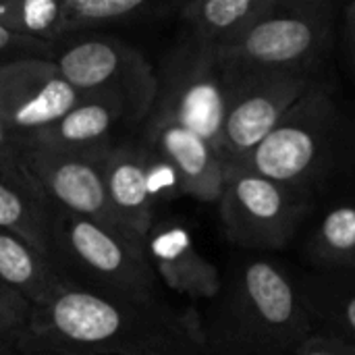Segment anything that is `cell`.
<instances>
[{"label": "cell", "instance_id": "cell-24", "mask_svg": "<svg viewBox=\"0 0 355 355\" xmlns=\"http://www.w3.org/2000/svg\"><path fill=\"white\" fill-rule=\"evenodd\" d=\"M52 52H54V46L15 35L6 27L0 25V64L8 60H19V58H50Z\"/></svg>", "mask_w": 355, "mask_h": 355}, {"label": "cell", "instance_id": "cell-5", "mask_svg": "<svg viewBox=\"0 0 355 355\" xmlns=\"http://www.w3.org/2000/svg\"><path fill=\"white\" fill-rule=\"evenodd\" d=\"M341 6L329 0H277L241 37L216 48L218 56L231 67L324 75Z\"/></svg>", "mask_w": 355, "mask_h": 355}, {"label": "cell", "instance_id": "cell-22", "mask_svg": "<svg viewBox=\"0 0 355 355\" xmlns=\"http://www.w3.org/2000/svg\"><path fill=\"white\" fill-rule=\"evenodd\" d=\"M154 8L158 6L146 0H64V37L148 19Z\"/></svg>", "mask_w": 355, "mask_h": 355}, {"label": "cell", "instance_id": "cell-14", "mask_svg": "<svg viewBox=\"0 0 355 355\" xmlns=\"http://www.w3.org/2000/svg\"><path fill=\"white\" fill-rule=\"evenodd\" d=\"M146 252L160 285L191 302L210 304L218 295L223 275L196 250L183 227L154 225L146 241Z\"/></svg>", "mask_w": 355, "mask_h": 355}, {"label": "cell", "instance_id": "cell-17", "mask_svg": "<svg viewBox=\"0 0 355 355\" xmlns=\"http://www.w3.org/2000/svg\"><path fill=\"white\" fill-rule=\"evenodd\" d=\"M295 283L316 327L355 345L354 270H312Z\"/></svg>", "mask_w": 355, "mask_h": 355}, {"label": "cell", "instance_id": "cell-11", "mask_svg": "<svg viewBox=\"0 0 355 355\" xmlns=\"http://www.w3.org/2000/svg\"><path fill=\"white\" fill-rule=\"evenodd\" d=\"M21 158L56 210L83 216L121 231L110 214L106 198L108 156L98 158L54 152L37 146H23Z\"/></svg>", "mask_w": 355, "mask_h": 355}, {"label": "cell", "instance_id": "cell-20", "mask_svg": "<svg viewBox=\"0 0 355 355\" xmlns=\"http://www.w3.org/2000/svg\"><path fill=\"white\" fill-rule=\"evenodd\" d=\"M304 252L314 270L355 272V202L331 206L316 223Z\"/></svg>", "mask_w": 355, "mask_h": 355}, {"label": "cell", "instance_id": "cell-21", "mask_svg": "<svg viewBox=\"0 0 355 355\" xmlns=\"http://www.w3.org/2000/svg\"><path fill=\"white\" fill-rule=\"evenodd\" d=\"M0 25L54 46L64 37V0H0Z\"/></svg>", "mask_w": 355, "mask_h": 355}, {"label": "cell", "instance_id": "cell-29", "mask_svg": "<svg viewBox=\"0 0 355 355\" xmlns=\"http://www.w3.org/2000/svg\"><path fill=\"white\" fill-rule=\"evenodd\" d=\"M0 355H21L19 352H15V349H0Z\"/></svg>", "mask_w": 355, "mask_h": 355}, {"label": "cell", "instance_id": "cell-28", "mask_svg": "<svg viewBox=\"0 0 355 355\" xmlns=\"http://www.w3.org/2000/svg\"><path fill=\"white\" fill-rule=\"evenodd\" d=\"M15 352H19L21 355H67L56 352V349H48V347H37V345H19Z\"/></svg>", "mask_w": 355, "mask_h": 355}, {"label": "cell", "instance_id": "cell-1", "mask_svg": "<svg viewBox=\"0 0 355 355\" xmlns=\"http://www.w3.org/2000/svg\"><path fill=\"white\" fill-rule=\"evenodd\" d=\"M21 345L67 355H210L196 308L177 310L162 295L108 297L67 285L33 308Z\"/></svg>", "mask_w": 355, "mask_h": 355}, {"label": "cell", "instance_id": "cell-3", "mask_svg": "<svg viewBox=\"0 0 355 355\" xmlns=\"http://www.w3.org/2000/svg\"><path fill=\"white\" fill-rule=\"evenodd\" d=\"M239 166L314 200L355 171V114L335 81H318Z\"/></svg>", "mask_w": 355, "mask_h": 355}, {"label": "cell", "instance_id": "cell-2", "mask_svg": "<svg viewBox=\"0 0 355 355\" xmlns=\"http://www.w3.org/2000/svg\"><path fill=\"white\" fill-rule=\"evenodd\" d=\"M204 331L210 355H293L318 327L279 264L239 258L210 302Z\"/></svg>", "mask_w": 355, "mask_h": 355}, {"label": "cell", "instance_id": "cell-18", "mask_svg": "<svg viewBox=\"0 0 355 355\" xmlns=\"http://www.w3.org/2000/svg\"><path fill=\"white\" fill-rule=\"evenodd\" d=\"M277 0H193L179 6L185 31L214 44L229 46L272 10Z\"/></svg>", "mask_w": 355, "mask_h": 355}, {"label": "cell", "instance_id": "cell-23", "mask_svg": "<svg viewBox=\"0 0 355 355\" xmlns=\"http://www.w3.org/2000/svg\"><path fill=\"white\" fill-rule=\"evenodd\" d=\"M33 304L0 285V349H17L29 333Z\"/></svg>", "mask_w": 355, "mask_h": 355}, {"label": "cell", "instance_id": "cell-4", "mask_svg": "<svg viewBox=\"0 0 355 355\" xmlns=\"http://www.w3.org/2000/svg\"><path fill=\"white\" fill-rule=\"evenodd\" d=\"M48 262L67 287L96 295L160 297L146 245L96 220L56 210Z\"/></svg>", "mask_w": 355, "mask_h": 355}, {"label": "cell", "instance_id": "cell-9", "mask_svg": "<svg viewBox=\"0 0 355 355\" xmlns=\"http://www.w3.org/2000/svg\"><path fill=\"white\" fill-rule=\"evenodd\" d=\"M223 67L227 77V112L220 156L227 168L239 166L277 129L285 114L327 77L243 69L225 62Z\"/></svg>", "mask_w": 355, "mask_h": 355}, {"label": "cell", "instance_id": "cell-19", "mask_svg": "<svg viewBox=\"0 0 355 355\" xmlns=\"http://www.w3.org/2000/svg\"><path fill=\"white\" fill-rule=\"evenodd\" d=\"M0 285L23 295L33 308L46 304L62 287L48 258L4 229H0Z\"/></svg>", "mask_w": 355, "mask_h": 355}, {"label": "cell", "instance_id": "cell-6", "mask_svg": "<svg viewBox=\"0 0 355 355\" xmlns=\"http://www.w3.org/2000/svg\"><path fill=\"white\" fill-rule=\"evenodd\" d=\"M156 81L158 92L150 116L193 131L220 154L227 77L216 46L183 29L156 67Z\"/></svg>", "mask_w": 355, "mask_h": 355}, {"label": "cell", "instance_id": "cell-15", "mask_svg": "<svg viewBox=\"0 0 355 355\" xmlns=\"http://www.w3.org/2000/svg\"><path fill=\"white\" fill-rule=\"evenodd\" d=\"M56 208L27 171L21 152L0 160V229L21 237L44 258L50 252V237Z\"/></svg>", "mask_w": 355, "mask_h": 355}, {"label": "cell", "instance_id": "cell-16", "mask_svg": "<svg viewBox=\"0 0 355 355\" xmlns=\"http://www.w3.org/2000/svg\"><path fill=\"white\" fill-rule=\"evenodd\" d=\"M121 125H129V121L116 104L96 96H81L58 123L29 139L25 146L106 158L119 144L116 131Z\"/></svg>", "mask_w": 355, "mask_h": 355}, {"label": "cell", "instance_id": "cell-25", "mask_svg": "<svg viewBox=\"0 0 355 355\" xmlns=\"http://www.w3.org/2000/svg\"><path fill=\"white\" fill-rule=\"evenodd\" d=\"M293 355H355V345L324 331H314Z\"/></svg>", "mask_w": 355, "mask_h": 355}, {"label": "cell", "instance_id": "cell-26", "mask_svg": "<svg viewBox=\"0 0 355 355\" xmlns=\"http://www.w3.org/2000/svg\"><path fill=\"white\" fill-rule=\"evenodd\" d=\"M341 33H343V44L349 56V62L355 71V0L341 6Z\"/></svg>", "mask_w": 355, "mask_h": 355}, {"label": "cell", "instance_id": "cell-12", "mask_svg": "<svg viewBox=\"0 0 355 355\" xmlns=\"http://www.w3.org/2000/svg\"><path fill=\"white\" fill-rule=\"evenodd\" d=\"M141 133V144L177 175L181 193L204 204H218L227 181V164L214 146L193 131L164 119L150 116Z\"/></svg>", "mask_w": 355, "mask_h": 355}, {"label": "cell", "instance_id": "cell-10", "mask_svg": "<svg viewBox=\"0 0 355 355\" xmlns=\"http://www.w3.org/2000/svg\"><path fill=\"white\" fill-rule=\"evenodd\" d=\"M81 96L50 58H19L0 64V121L23 146L58 123Z\"/></svg>", "mask_w": 355, "mask_h": 355}, {"label": "cell", "instance_id": "cell-8", "mask_svg": "<svg viewBox=\"0 0 355 355\" xmlns=\"http://www.w3.org/2000/svg\"><path fill=\"white\" fill-rule=\"evenodd\" d=\"M316 200L241 166L227 168L218 200L225 237L245 252L285 250L308 220Z\"/></svg>", "mask_w": 355, "mask_h": 355}, {"label": "cell", "instance_id": "cell-7", "mask_svg": "<svg viewBox=\"0 0 355 355\" xmlns=\"http://www.w3.org/2000/svg\"><path fill=\"white\" fill-rule=\"evenodd\" d=\"M54 64L79 96L116 104L129 127H144L158 92L156 67L133 46L108 35H83L64 46Z\"/></svg>", "mask_w": 355, "mask_h": 355}, {"label": "cell", "instance_id": "cell-13", "mask_svg": "<svg viewBox=\"0 0 355 355\" xmlns=\"http://www.w3.org/2000/svg\"><path fill=\"white\" fill-rule=\"evenodd\" d=\"M106 198L116 227L146 245L154 227L152 154L144 144L119 141L106 158Z\"/></svg>", "mask_w": 355, "mask_h": 355}, {"label": "cell", "instance_id": "cell-27", "mask_svg": "<svg viewBox=\"0 0 355 355\" xmlns=\"http://www.w3.org/2000/svg\"><path fill=\"white\" fill-rule=\"evenodd\" d=\"M23 150V141L17 133H12L2 121H0V160L12 154H19Z\"/></svg>", "mask_w": 355, "mask_h": 355}]
</instances>
